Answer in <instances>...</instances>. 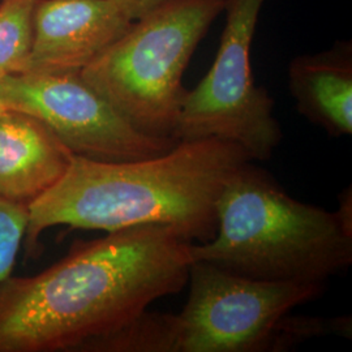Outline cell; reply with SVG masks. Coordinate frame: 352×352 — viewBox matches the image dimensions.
Listing matches in <instances>:
<instances>
[{
  "instance_id": "obj_1",
  "label": "cell",
  "mask_w": 352,
  "mask_h": 352,
  "mask_svg": "<svg viewBox=\"0 0 352 352\" xmlns=\"http://www.w3.org/2000/svg\"><path fill=\"white\" fill-rule=\"evenodd\" d=\"M190 241L144 225L77 241L33 277L0 283V352L81 351L188 283Z\"/></svg>"
},
{
  "instance_id": "obj_2",
  "label": "cell",
  "mask_w": 352,
  "mask_h": 352,
  "mask_svg": "<svg viewBox=\"0 0 352 352\" xmlns=\"http://www.w3.org/2000/svg\"><path fill=\"white\" fill-rule=\"evenodd\" d=\"M248 161L240 146L218 139L179 141L162 155L124 162L74 154L63 177L28 205V252L54 226L113 232L167 225L189 241H209L217 231V201Z\"/></svg>"
},
{
  "instance_id": "obj_3",
  "label": "cell",
  "mask_w": 352,
  "mask_h": 352,
  "mask_svg": "<svg viewBox=\"0 0 352 352\" xmlns=\"http://www.w3.org/2000/svg\"><path fill=\"white\" fill-rule=\"evenodd\" d=\"M192 261L241 277L325 283L352 264V197L329 212L292 199L264 168L248 161L217 201L213 239L190 241Z\"/></svg>"
},
{
  "instance_id": "obj_4",
  "label": "cell",
  "mask_w": 352,
  "mask_h": 352,
  "mask_svg": "<svg viewBox=\"0 0 352 352\" xmlns=\"http://www.w3.org/2000/svg\"><path fill=\"white\" fill-rule=\"evenodd\" d=\"M225 4L164 0L132 21L81 76L140 132L173 139L188 90L183 75Z\"/></svg>"
},
{
  "instance_id": "obj_5",
  "label": "cell",
  "mask_w": 352,
  "mask_h": 352,
  "mask_svg": "<svg viewBox=\"0 0 352 352\" xmlns=\"http://www.w3.org/2000/svg\"><path fill=\"white\" fill-rule=\"evenodd\" d=\"M267 0H226V25L212 68L187 90L173 139L232 142L251 161H269L282 141L276 102L257 87L251 67L256 26Z\"/></svg>"
},
{
  "instance_id": "obj_6",
  "label": "cell",
  "mask_w": 352,
  "mask_h": 352,
  "mask_svg": "<svg viewBox=\"0 0 352 352\" xmlns=\"http://www.w3.org/2000/svg\"><path fill=\"white\" fill-rule=\"evenodd\" d=\"M187 302L176 317V352H272L283 316L322 294L325 283L241 277L192 261Z\"/></svg>"
},
{
  "instance_id": "obj_7",
  "label": "cell",
  "mask_w": 352,
  "mask_h": 352,
  "mask_svg": "<svg viewBox=\"0 0 352 352\" xmlns=\"http://www.w3.org/2000/svg\"><path fill=\"white\" fill-rule=\"evenodd\" d=\"M0 100L7 110L34 116L72 154L93 161L153 158L179 142L140 132L78 71L1 77Z\"/></svg>"
},
{
  "instance_id": "obj_8",
  "label": "cell",
  "mask_w": 352,
  "mask_h": 352,
  "mask_svg": "<svg viewBox=\"0 0 352 352\" xmlns=\"http://www.w3.org/2000/svg\"><path fill=\"white\" fill-rule=\"evenodd\" d=\"M132 21L116 0H39L28 72H81Z\"/></svg>"
},
{
  "instance_id": "obj_9",
  "label": "cell",
  "mask_w": 352,
  "mask_h": 352,
  "mask_svg": "<svg viewBox=\"0 0 352 352\" xmlns=\"http://www.w3.org/2000/svg\"><path fill=\"white\" fill-rule=\"evenodd\" d=\"M72 151L29 113H0V200L29 205L67 173Z\"/></svg>"
},
{
  "instance_id": "obj_10",
  "label": "cell",
  "mask_w": 352,
  "mask_h": 352,
  "mask_svg": "<svg viewBox=\"0 0 352 352\" xmlns=\"http://www.w3.org/2000/svg\"><path fill=\"white\" fill-rule=\"evenodd\" d=\"M289 89L298 113L307 120L330 138L351 136V41L295 56L289 65Z\"/></svg>"
},
{
  "instance_id": "obj_11",
  "label": "cell",
  "mask_w": 352,
  "mask_h": 352,
  "mask_svg": "<svg viewBox=\"0 0 352 352\" xmlns=\"http://www.w3.org/2000/svg\"><path fill=\"white\" fill-rule=\"evenodd\" d=\"M81 351L176 352L175 315L146 309L119 330L89 342Z\"/></svg>"
},
{
  "instance_id": "obj_12",
  "label": "cell",
  "mask_w": 352,
  "mask_h": 352,
  "mask_svg": "<svg viewBox=\"0 0 352 352\" xmlns=\"http://www.w3.org/2000/svg\"><path fill=\"white\" fill-rule=\"evenodd\" d=\"M39 0H0V78L29 71Z\"/></svg>"
},
{
  "instance_id": "obj_13",
  "label": "cell",
  "mask_w": 352,
  "mask_h": 352,
  "mask_svg": "<svg viewBox=\"0 0 352 352\" xmlns=\"http://www.w3.org/2000/svg\"><path fill=\"white\" fill-rule=\"evenodd\" d=\"M334 336L351 340V316H294L289 312L280 318L274 330L272 352L289 351L305 340Z\"/></svg>"
},
{
  "instance_id": "obj_14",
  "label": "cell",
  "mask_w": 352,
  "mask_h": 352,
  "mask_svg": "<svg viewBox=\"0 0 352 352\" xmlns=\"http://www.w3.org/2000/svg\"><path fill=\"white\" fill-rule=\"evenodd\" d=\"M29 221L26 205L0 200V283L11 277L25 238Z\"/></svg>"
},
{
  "instance_id": "obj_15",
  "label": "cell",
  "mask_w": 352,
  "mask_h": 352,
  "mask_svg": "<svg viewBox=\"0 0 352 352\" xmlns=\"http://www.w3.org/2000/svg\"><path fill=\"white\" fill-rule=\"evenodd\" d=\"M120 7L126 11L131 20H138L145 13L151 11L154 7L161 4L164 0H116Z\"/></svg>"
},
{
  "instance_id": "obj_16",
  "label": "cell",
  "mask_w": 352,
  "mask_h": 352,
  "mask_svg": "<svg viewBox=\"0 0 352 352\" xmlns=\"http://www.w3.org/2000/svg\"><path fill=\"white\" fill-rule=\"evenodd\" d=\"M7 109L4 107V104H3V102H1V100H0V113H4Z\"/></svg>"
}]
</instances>
